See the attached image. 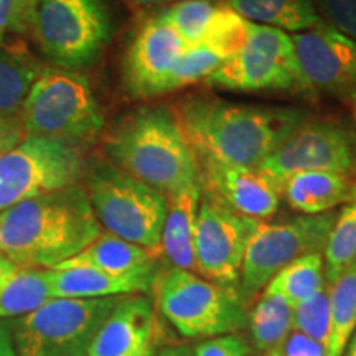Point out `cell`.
<instances>
[{
  "label": "cell",
  "mask_w": 356,
  "mask_h": 356,
  "mask_svg": "<svg viewBox=\"0 0 356 356\" xmlns=\"http://www.w3.org/2000/svg\"><path fill=\"white\" fill-rule=\"evenodd\" d=\"M200 184L236 211L267 220L279 210L280 186L259 167H238L213 159H197Z\"/></svg>",
  "instance_id": "cell-16"
},
{
  "label": "cell",
  "mask_w": 356,
  "mask_h": 356,
  "mask_svg": "<svg viewBox=\"0 0 356 356\" xmlns=\"http://www.w3.org/2000/svg\"><path fill=\"white\" fill-rule=\"evenodd\" d=\"M325 286L327 279H325L323 252H312L280 269L264 287L262 293L277 297L291 309H296L302 302L309 300L322 291Z\"/></svg>",
  "instance_id": "cell-24"
},
{
  "label": "cell",
  "mask_w": 356,
  "mask_h": 356,
  "mask_svg": "<svg viewBox=\"0 0 356 356\" xmlns=\"http://www.w3.org/2000/svg\"><path fill=\"white\" fill-rule=\"evenodd\" d=\"M292 330L327 346L330 335V297L328 284L322 291L292 309ZM327 355V353H325Z\"/></svg>",
  "instance_id": "cell-32"
},
{
  "label": "cell",
  "mask_w": 356,
  "mask_h": 356,
  "mask_svg": "<svg viewBox=\"0 0 356 356\" xmlns=\"http://www.w3.org/2000/svg\"><path fill=\"white\" fill-rule=\"evenodd\" d=\"M106 152L165 197L200 180L193 149L167 106H144L122 118L106 139Z\"/></svg>",
  "instance_id": "cell-3"
},
{
  "label": "cell",
  "mask_w": 356,
  "mask_h": 356,
  "mask_svg": "<svg viewBox=\"0 0 356 356\" xmlns=\"http://www.w3.org/2000/svg\"><path fill=\"white\" fill-rule=\"evenodd\" d=\"M228 7L252 24L300 33L320 22L314 0H228Z\"/></svg>",
  "instance_id": "cell-23"
},
{
  "label": "cell",
  "mask_w": 356,
  "mask_h": 356,
  "mask_svg": "<svg viewBox=\"0 0 356 356\" xmlns=\"http://www.w3.org/2000/svg\"><path fill=\"white\" fill-rule=\"evenodd\" d=\"M186 48L162 10L145 19L134 32L122 60L126 91L137 99L162 96L168 74Z\"/></svg>",
  "instance_id": "cell-15"
},
{
  "label": "cell",
  "mask_w": 356,
  "mask_h": 356,
  "mask_svg": "<svg viewBox=\"0 0 356 356\" xmlns=\"http://www.w3.org/2000/svg\"><path fill=\"white\" fill-rule=\"evenodd\" d=\"M13 345L10 337H8V332L3 328V325L0 323V356H8L13 353Z\"/></svg>",
  "instance_id": "cell-39"
},
{
  "label": "cell",
  "mask_w": 356,
  "mask_h": 356,
  "mask_svg": "<svg viewBox=\"0 0 356 356\" xmlns=\"http://www.w3.org/2000/svg\"><path fill=\"white\" fill-rule=\"evenodd\" d=\"M51 299V269L17 267L0 291V318L25 317Z\"/></svg>",
  "instance_id": "cell-25"
},
{
  "label": "cell",
  "mask_w": 356,
  "mask_h": 356,
  "mask_svg": "<svg viewBox=\"0 0 356 356\" xmlns=\"http://www.w3.org/2000/svg\"><path fill=\"white\" fill-rule=\"evenodd\" d=\"M330 297V335L325 353L343 356L351 333L356 328V257L328 284Z\"/></svg>",
  "instance_id": "cell-26"
},
{
  "label": "cell",
  "mask_w": 356,
  "mask_h": 356,
  "mask_svg": "<svg viewBox=\"0 0 356 356\" xmlns=\"http://www.w3.org/2000/svg\"><path fill=\"white\" fill-rule=\"evenodd\" d=\"M338 211L300 215L286 221H261L244 254L238 296L246 305L270 279L302 256L325 252Z\"/></svg>",
  "instance_id": "cell-10"
},
{
  "label": "cell",
  "mask_w": 356,
  "mask_h": 356,
  "mask_svg": "<svg viewBox=\"0 0 356 356\" xmlns=\"http://www.w3.org/2000/svg\"><path fill=\"white\" fill-rule=\"evenodd\" d=\"M44 66L20 38L0 44V115H19Z\"/></svg>",
  "instance_id": "cell-22"
},
{
  "label": "cell",
  "mask_w": 356,
  "mask_h": 356,
  "mask_svg": "<svg viewBox=\"0 0 356 356\" xmlns=\"http://www.w3.org/2000/svg\"><path fill=\"white\" fill-rule=\"evenodd\" d=\"M343 355H346V356H356V328H355V332L351 333V337H350V340H348V345H346Z\"/></svg>",
  "instance_id": "cell-40"
},
{
  "label": "cell",
  "mask_w": 356,
  "mask_h": 356,
  "mask_svg": "<svg viewBox=\"0 0 356 356\" xmlns=\"http://www.w3.org/2000/svg\"><path fill=\"white\" fill-rule=\"evenodd\" d=\"M89 203L108 233L162 256V231L168 200L162 191L113 163H97L86 173Z\"/></svg>",
  "instance_id": "cell-4"
},
{
  "label": "cell",
  "mask_w": 356,
  "mask_h": 356,
  "mask_svg": "<svg viewBox=\"0 0 356 356\" xmlns=\"http://www.w3.org/2000/svg\"><path fill=\"white\" fill-rule=\"evenodd\" d=\"M356 257V177L351 184L350 200L337 213L335 222L325 248V279L332 284Z\"/></svg>",
  "instance_id": "cell-28"
},
{
  "label": "cell",
  "mask_w": 356,
  "mask_h": 356,
  "mask_svg": "<svg viewBox=\"0 0 356 356\" xmlns=\"http://www.w3.org/2000/svg\"><path fill=\"white\" fill-rule=\"evenodd\" d=\"M160 314L185 338L231 335L248 325V314L238 291L218 286L188 270L170 269L154 282Z\"/></svg>",
  "instance_id": "cell-6"
},
{
  "label": "cell",
  "mask_w": 356,
  "mask_h": 356,
  "mask_svg": "<svg viewBox=\"0 0 356 356\" xmlns=\"http://www.w3.org/2000/svg\"><path fill=\"white\" fill-rule=\"evenodd\" d=\"M154 356H195L193 350L188 348L185 345H175V346H167V348L160 350L157 355Z\"/></svg>",
  "instance_id": "cell-38"
},
{
  "label": "cell",
  "mask_w": 356,
  "mask_h": 356,
  "mask_svg": "<svg viewBox=\"0 0 356 356\" xmlns=\"http://www.w3.org/2000/svg\"><path fill=\"white\" fill-rule=\"evenodd\" d=\"M269 356H282V353H275V355H269Z\"/></svg>",
  "instance_id": "cell-42"
},
{
  "label": "cell",
  "mask_w": 356,
  "mask_h": 356,
  "mask_svg": "<svg viewBox=\"0 0 356 356\" xmlns=\"http://www.w3.org/2000/svg\"><path fill=\"white\" fill-rule=\"evenodd\" d=\"M15 270H17V266L12 264V262L8 261L2 252H0V291L6 287L8 279L12 277V274L15 273Z\"/></svg>",
  "instance_id": "cell-37"
},
{
  "label": "cell",
  "mask_w": 356,
  "mask_h": 356,
  "mask_svg": "<svg viewBox=\"0 0 356 356\" xmlns=\"http://www.w3.org/2000/svg\"><path fill=\"white\" fill-rule=\"evenodd\" d=\"M252 341L267 355L282 353L292 333V309L277 297L261 293L259 300L248 315Z\"/></svg>",
  "instance_id": "cell-27"
},
{
  "label": "cell",
  "mask_w": 356,
  "mask_h": 356,
  "mask_svg": "<svg viewBox=\"0 0 356 356\" xmlns=\"http://www.w3.org/2000/svg\"><path fill=\"white\" fill-rule=\"evenodd\" d=\"M259 222L202 186L195 231L197 273L218 286L238 291L244 254Z\"/></svg>",
  "instance_id": "cell-12"
},
{
  "label": "cell",
  "mask_w": 356,
  "mask_h": 356,
  "mask_svg": "<svg viewBox=\"0 0 356 356\" xmlns=\"http://www.w3.org/2000/svg\"><path fill=\"white\" fill-rule=\"evenodd\" d=\"M37 0H0V44L13 37L30 35Z\"/></svg>",
  "instance_id": "cell-33"
},
{
  "label": "cell",
  "mask_w": 356,
  "mask_h": 356,
  "mask_svg": "<svg viewBox=\"0 0 356 356\" xmlns=\"http://www.w3.org/2000/svg\"><path fill=\"white\" fill-rule=\"evenodd\" d=\"M157 312L142 293L124 296L97 330L88 356H152Z\"/></svg>",
  "instance_id": "cell-17"
},
{
  "label": "cell",
  "mask_w": 356,
  "mask_h": 356,
  "mask_svg": "<svg viewBox=\"0 0 356 356\" xmlns=\"http://www.w3.org/2000/svg\"><path fill=\"white\" fill-rule=\"evenodd\" d=\"M86 175L78 145L26 136L0 155V213L26 200L78 185Z\"/></svg>",
  "instance_id": "cell-9"
},
{
  "label": "cell",
  "mask_w": 356,
  "mask_h": 356,
  "mask_svg": "<svg viewBox=\"0 0 356 356\" xmlns=\"http://www.w3.org/2000/svg\"><path fill=\"white\" fill-rule=\"evenodd\" d=\"M195 356H252L246 340L238 335H221L204 340L193 348Z\"/></svg>",
  "instance_id": "cell-35"
},
{
  "label": "cell",
  "mask_w": 356,
  "mask_h": 356,
  "mask_svg": "<svg viewBox=\"0 0 356 356\" xmlns=\"http://www.w3.org/2000/svg\"><path fill=\"white\" fill-rule=\"evenodd\" d=\"M259 168L279 186L299 172H356V134L335 121H304Z\"/></svg>",
  "instance_id": "cell-13"
},
{
  "label": "cell",
  "mask_w": 356,
  "mask_h": 356,
  "mask_svg": "<svg viewBox=\"0 0 356 356\" xmlns=\"http://www.w3.org/2000/svg\"><path fill=\"white\" fill-rule=\"evenodd\" d=\"M134 3L142 7H152V6H160V3H168V2H175V0H132Z\"/></svg>",
  "instance_id": "cell-41"
},
{
  "label": "cell",
  "mask_w": 356,
  "mask_h": 356,
  "mask_svg": "<svg viewBox=\"0 0 356 356\" xmlns=\"http://www.w3.org/2000/svg\"><path fill=\"white\" fill-rule=\"evenodd\" d=\"M207 83L238 92H309L297 65L291 35L252 24L249 42L238 55L222 60Z\"/></svg>",
  "instance_id": "cell-11"
},
{
  "label": "cell",
  "mask_w": 356,
  "mask_h": 356,
  "mask_svg": "<svg viewBox=\"0 0 356 356\" xmlns=\"http://www.w3.org/2000/svg\"><path fill=\"white\" fill-rule=\"evenodd\" d=\"M113 33L104 0H37L32 35L58 68L78 71L95 65Z\"/></svg>",
  "instance_id": "cell-7"
},
{
  "label": "cell",
  "mask_w": 356,
  "mask_h": 356,
  "mask_svg": "<svg viewBox=\"0 0 356 356\" xmlns=\"http://www.w3.org/2000/svg\"><path fill=\"white\" fill-rule=\"evenodd\" d=\"M220 7L216 0H180L163 8V15L184 38L186 47L200 44L211 17Z\"/></svg>",
  "instance_id": "cell-30"
},
{
  "label": "cell",
  "mask_w": 356,
  "mask_h": 356,
  "mask_svg": "<svg viewBox=\"0 0 356 356\" xmlns=\"http://www.w3.org/2000/svg\"><path fill=\"white\" fill-rule=\"evenodd\" d=\"M157 257L144 248L118 238L111 233H101L79 254L56 266L55 269L68 267H91L114 275L139 274L155 270Z\"/></svg>",
  "instance_id": "cell-21"
},
{
  "label": "cell",
  "mask_w": 356,
  "mask_h": 356,
  "mask_svg": "<svg viewBox=\"0 0 356 356\" xmlns=\"http://www.w3.org/2000/svg\"><path fill=\"white\" fill-rule=\"evenodd\" d=\"M101 233L86 190L79 184L0 213V252L17 267L55 269Z\"/></svg>",
  "instance_id": "cell-2"
},
{
  "label": "cell",
  "mask_w": 356,
  "mask_h": 356,
  "mask_svg": "<svg viewBox=\"0 0 356 356\" xmlns=\"http://www.w3.org/2000/svg\"><path fill=\"white\" fill-rule=\"evenodd\" d=\"M8 356H17V353H15V351H13V353H12V355H8Z\"/></svg>",
  "instance_id": "cell-43"
},
{
  "label": "cell",
  "mask_w": 356,
  "mask_h": 356,
  "mask_svg": "<svg viewBox=\"0 0 356 356\" xmlns=\"http://www.w3.org/2000/svg\"><path fill=\"white\" fill-rule=\"evenodd\" d=\"M197 159L259 167L307 121L297 108L238 104L213 96H188L173 109Z\"/></svg>",
  "instance_id": "cell-1"
},
{
  "label": "cell",
  "mask_w": 356,
  "mask_h": 356,
  "mask_svg": "<svg viewBox=\"0 0 356 356\" xmlns=\"http://www.w3.org/2000/svg\"><path fill=\"white\" fill-rule=\"evenodd\" d=\"M121 297L51 299L13 327L17 356H88L97 330Z\"/></svg>",
  "instance_id": "cell-8"
},
{
  "label": "cell",
  "mask_w": 356,
  "mask_h": 356,
  "mask_svg": "<svg viewBox=\"0 0 356 356\" xmlns=\"http://www.w3.org/2000/svg\"><path fill=\"white\" fill-rule=\"evenodd\" d=\"M25 136L20 115H0V155L15 147Z\"/></svg>",
  "instance_id": "cell-36"
},
{
  "label": "cell",
  "mask_w": 356,
  "mask_h": 356,
  "mask_svg": "<svg viewBox=\"0 0 356 356\" xmlns=\"http://www.w3.org/2000/svg\"><path fill=\"white\" fill-rule=\"evenodd\" d=\"M221 61L220 56L203 44L188 47L184 51V55L178 58L175 66L168 74L167 81L163 84L162 96L202 81V79L207 81L208 76L221 65Z\"/></svg>",
  "instance_id": "cell-31"
},
{
  "label": "cell",
  "mask_w": 356,
  "mask_h": 356,
  "mask_svg": "<svg viewBox=\"0 0 356 356\" xmlns=\"http://www.w3.org/2000/svg\"><path fill=\"white\" fill-rule=\"evenodd\" d=\"M252 22L243 19L228 6H220L204 30L200 44L207 47L221 60L238 55L246 47Z\"/></svg>",
  "instance_id": "cell-29"
},
{
  "label": "cell",
  "mask_w": 356,
  "mask_h": 356,
  "mask_svg": "<svg viewBox=\"0 0 356 356\" xmlns=\"http://www.w3.org/2000/svg\"><path fill=\"white\" fill-rule=\"evenodd\" d=\"M19 115L30 136L78 147L95 140L104 127V114L88 78L58 66H44Z\"/></svg>",
  "instance_id": "cell-5"
},
{
  "label": "cell",
  "mask_w": 356,
  "mask_h": 356,
  "mask_svg": "<svg viewBox=\"0 0 356 356\" xmlns=\"http://www.w3.org/2000/svg\"><path fill=\"white\" fill-rule=\"evenodd\" d=\"M320 20L356 42V0H314Z\"/></svg>",
  "instance_id": "cell-34"
},
{
  "label": "cell",
  "mask_w": 356,
  "mask_h": 356,
  "mask_svg": "<svg viewBox=\"0 0 356 356\" xmlns=\"http://www.w3.org/2000/svg\"><path fill=\"white\" fill-rule=\"evenodd\" d=\"M355 118H356V104H355Z\"/></svg>",
  "instance_id": "cell-44"
},
{
  "label": "cell",
  "mask_w": 356,
  "mask_h": 356,
  "mask_svg": "<svg viewBox=\"0 0 356 356\" xmlns=\"http://www.w3.org/2000/svg\"><path fill=\"white\" fill-rule=\"evenodd\" d=\"M353 178L332 172H299L287 177L280 193L302 215L333 211L350 200Z\"/></svg>",
  "instance_id": "cell-20"
},
{
  "label": "cell",
  "mask_w": 356,
  "mask_h": 356,
  "mask_svg": "<svg viewBox=\"0 0 356 356\" xmlns=\"http://www.w3.org/2000/svg\"><path fill=\"white\" fill-rule=\"evenodd\" d=\"M202 198V184L195 181L168 195L167 216L162 231V254L172 267L197 273L195 231Z\"/></svg>",
  "instance_id": "cell-19"
},
{
  "label": "cell",
  "mask_w": 356,
  "mask_h": 356,
  "mask_svg": "<svg viewBox=\"0 0 356 356\" xmlns=\"http://www.w3.org/2000/svg\"><path fill=\"white\" fill-rule=\"evenodd\" d=\"M157 269L114 275L91 267L51 269L53 299H104L144 293L154 287Z\"/></svg>",
  "instance_id": "cell-18"
},
{
  "label": "cell",
  "mask_w": 356,
  "mask_h": 356,
  "mask_svg": "<svg viewBox=\"0 0 356 356\" xmlns=\"http://www.w3.org/2000/svg\"><path fill=\"white\" fill-rule=\"evenodd\" d=\"M297 65L310 92L356 102V42L320 20L291 35Z\"/></svg>",
  "instance_id": "cell-14"
}]
</instances>
